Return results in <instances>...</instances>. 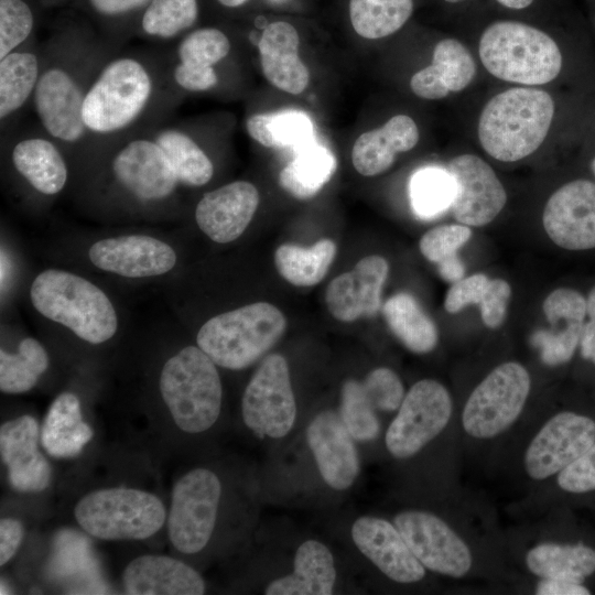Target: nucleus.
Listing matches in <instances>:
<instances>
[{
    "instance_id": "nucleus-1",
    "label": "nucleus",
    "mask_w": 595,
    "mask_h": 595,
    "mask_svg": "<svg viewBox=\"0 0 595 595\" xmlns=\"http://www.w3.org/2000/svg\"><path fill=\"white\" fill-rule=\"evenodd\" d=\"M554 116V101L544 90L513 87L495 95L478 120L482 148L501 162L532 154L544 141Z\"/></svg>"
},
{
    "instance_id": "nucleus-2",
    "label": "nucleus",
    "mask_w": 595,
    "mask_h": 595,
    "mask_svg": "<svg viewBox=\"0 0 595 595\" xmlns=\"http://www.w3.org/2000/svg\"><path fill=\"white\" fill-rule=\"evenodd\" d=\"M478 52L488 73L509 83L548 84L562 68L556 42L544 31L520 21L499 20L487 25Z\"/></svg>"
},
{
    "instance_id": "nucleus-3",
    "label": "nucleus",
    "mask_w": 595,
    "mask_h": 595,
    "mask_svg": "<svg viewBox=\"0 0 595 595\" xmlns=\"http://www.w3.org/2000/svg\"><path fill=\"white\" fill-rule=\"evenodd\" d=\"M30 296L43 316L90 344L104 343L117 331V314L108 296L77 274L45 270L32 282Z\"/></svg>"
},
{
    "instance_id": "nucleus-4",
    "label": "nucleus",
    "mask_w": 595,
    "mask_h": 595,
    "mask_svg": "<svg viewBox=\"0 0 595 595\" xmlns=\"http://www.w3.org/2000/svg\"><path fill=\"white\" fill-rule=\"evenodd\" d=\"M282 312L266 302L248 304L209 318L197 333V345L218 366L247 368L281 338Z\"/></svg>"
},
{
    "instance_id": "nucleus-5",
    "label": "nucleus",
    "mask_w": 595,
    "mask_h": 595,
    "mask_svg": "<svg viewBox=\"0 0 595 595\" xmlns=\"http://www.w3.org/2000/svg\"><path fill=\"white\" fill-rule=\"evenodd\" d=\"M160 392L175 424L184 432H204L218 419L220 378L216 364L199 347L186 346L164 364Z\"/></svg>"
},
{
    "instance_id": "nucleus-6",
    "label": "nucleus",
    "mask_w": 595,
    "mask_h": 595,
    "mask_svg": "<svg viewBox=\"0 0 595 595\" xmlns=\"http://www.w3.org/2000/svg\"><path fill=\"white\" fill-rule=\"evenodd\" d=\"M152 91L151 75L140 61L128 56L110 61L85 91L87 131L111 134L129 127L145 109Z\"/></svg>"
},
{
    "instance_id": "nucleus-7",
    "label": "nucleus",
    "mask_w": 595,
    "mask_h": 595,
    "mask_svg": "<svg viewBox=\"0 0 595 595\" xmlns=\"http://www.w3.org/2000/svg\"><path fill=\"white\" fill-rule=\"evenodd\" d=\"M78 524L101 540H143L163 526L166 512L153 494L113 487L91 491L75 506Z\"/></svg>"
},
{
    "instance_id": "nucleus-8",
    "label": "nucleus",
    "mask_w": 595,
    "mask_h": 595,
    "mask_svg": "<svg viewBox=\"0 0 595 595\" xmlns=\"http://www.w3.org/2000/svg\"><path fill=\"white\" fill-rule=\"evenodd\" d=\"M527 369L508 361L493 369L467 399L462 424L476 439H490L507 430L520 415L530 392Z\"/></svg>"
},
{
    "instance_id": "nucleus-9",
    "label": "nucleus",
    "mask_w": 595,
    "mask_h": 595,
    "mask_svg": "<svg viewBox=\"0 0 595 595\" xmlns=\"http://www.w3.org/2000/svg\"><path fill=\"white\" fill-rule=\"evenodd\" d=\"M220 494L217 475L207 468H194L175 483L167 531L180 552L194 554L206 547L216 523Z\"/></svg>"
},
{
    "instance_id": "nucleus-10",
    "label": "nucleus",
    "mask_w": 595,
    "mask_h": 595,
    "mask_svg": "<svg viewBox=\"0 0 595 595\" xmlns=\"http://www.w3.org/2000/svg\"><path fill=\"white\" fill-rule=\"evenodd\" d=\"M241 412L245 424L259 436L280 439L291 431L296 404L282 355L271 354L262 360L245 389Z\"/></svg>"
},
{
    "instance_id": "nucleus-11",
    "label": "nucleus",
    "mask_w": 595,
    "mask_h": 595,
    "mask_svg": "<svg viewBox=\"0 0 595 595\" xmlns=\"http://www.w3.org/2000/svg\"><path fill=\"white\" fill-rule=\"evenodd\" d=\"M452 399L446 388L432 379L415 382L386 433V446L397 458H408L422 450L447 425Z\"/></svg>"
},
{
    "instance_id": "nucleus-12",
    "label": "nucleus",
    "mask_w": 595,
    "mask_h": 595,
    "mask_svg": "<svg viewBox=\"0 0 595 595\" xmlns=\"http://www.w3.org/2000/svg\"><path fill=\"white\" fill-rule=\"evenodd\" d=\"M393 523L424 567L452 577H462L470 570L469 548L441 518L408 510L398 513Z\"/></svg>"
},
{
    "instance_id": "nucleus-13",
    "label": "nucleus",
    "mask_w": 595,
    "mask_h": 595,
    "mask_svg": "<svg viewBox=\"0 0 595 595\" xmlns=\"http://www.w3.org/2000/svg\"><path fill=\"white\" fill-rule=\"evenodd\" d=\"M595 442V422L574 412L552 416L536 434L524 454L527 474L545 479L578 458Z\"/></svg>"
},
{
    "instance_id": "nucleus-14",
    "label": "nucleus",
    "mask_w": 595,
    "mask_h": 595,
    "mask_svg": "<svg viewBox=\"0 0 595 595\" xmlns=\"http://www.w3.org/2000/svg\"><path fill=\"white\" fill-rule=\"evenodd\" d=\"M447 171L456 184L451 210L457 221L479 227L493 221L507 202V193L488 163L474 154L453 158Z\"/></svg>"
},
{
    "instance_id": "nucleus-15",
    "label": "nucleus",
    "mask_w": 595,
    "mask_h": 595,
    "mask_svg": "<svg viewBox=\"0 0 595 595\" xmlns=\"http://www.w3.org/2000/svg\"><path fill=\"white\" fill-rule=\"evenodd\" d=\"M542 223L549 238L566 250L595 248V183L575 180L548 199Z\"/></svg>"
},
{
    "instance_id": "nucleus-16",
    "label": "nucleus",
    "mask_w": 595,
    "mask_h": 595,
    "mask_svg": "<svg viewBox=\"0 0 595 595\" xmlns=\"http://www.w3.org/2000/svg\"><path fill=\"white\" fill-rule=\"evenodd\" d=\"M85 91L65 68L44 69L36 84L33 101L46 132L62 142L75 143L87 128L83 117Z\"/></svg>"
},
{
    "instance_id": "nucleus-17",
    "label": "nucleus",
    "mask_w": 595,
    "mask_h": 595,
    "mask_svg": "<svg viewBox=\"0 0 595 595\" xmlns=\"http://www.w3.org/2000/svg\"><path fill=\"white\" fill-rule=\"evenodd\" d=\"M116 180L141 201L170 196L178 180L170 160L154 141L139 138L122 147L112 161Z\"/></svg>"
},
{
    "instance_id": "nucleus-18",
    "label": "nucleus",
    "mask_w": 595,
    "mask_h": 595,
    "mask_svg": "<svg viewBox=\"0 0 595 595\" xmlns=\"http://www.w3.org/2000/svg\"><path fill=\"white\" fill-rule=\"evenodd\" d=\"M88 256L98 269L127 278L161 275L176 262L170 245L144 235L101 239L90 246Z\"/></svg>"
},
{
    "instance_id": "nucleus-19",
    "label": "nucleus",
    "mask_w": 595,
    "mask_h": 595,
    "mask_svg": "<svg viewBox=\"0 0 595 595\" xmlns=\"http://www.w3.org/2000/svg\"><path fill=\"white\" fill-rule=\"evenodd\" d=\"M388 272V261L380 256L371 255L359 260L351 271L329 282L325 294L329 313L342 322L376 315Z\"/></svg>"
},
{
    "instance_id": "nucleus-20",
    "label": "nucleus",
    "mask_w": 595,
    "mask_h": 595,
    "mask_svg": "<svg viewBox=\"0 0 595 595\" xmlns=\"http://www.w3.org/2000/svg\"><path fill=\"white\" fill-rule=\"evenodd\" d=\"M358 550L385 575L399 583H414L425 575V567L409 549L394 524L386 519L364 516L351 527Z\"/></svg>"
},
{
    "instance_id": "nucleus-21",
    "label": "nucleus",
    "mask_w": 595,
    "mask_h": 595,
    "mask_svg": "<svg viewBox=\"0 0 595 595\" xmlns=\"http://www.w3.org/2000/svg\"><path fill=\"white\" fill-rule=\"evenodd\" d=\"M259 201V192L253 184L235 181L204 194L197 203L195 219L213 241L230 242L246 230Z\"/></svg>"
},
{
    "instance_id": "nucleus-22",
    "label": "nucleus",
    "mask_w": 595,
    "mask_h": 595,
    "mask_svg": "<svg viewBox=\"0 0 595 595\" xmlns=\"http://www.w3.org/2000/svg\"><path fill=\"white\" fill-rule=\"evenodd\" d=\"M39 437V423L28 414L0 428L1 458L8 467L10 485L18 491L37 493L50 484L51 466L37 448Z\"/></svg>"
},
{
    "instance_id": "nucleus-23",
    "label": "nucleus",
    "mask_w": 595,
    "mask_h": 595,
    "mask_svg": "<svg viewBox=\"0 0 595 595\" xmlns=\"http://www.w3.org/2000/svg\"><path fill=\"white\" fill-rule=\"evenodd\" d=\"M306 437L325 483L336 490L348 488L359 473V459L340 415L321 412L310 423Z\"/></svg>"
},
{
    "instance_id": "nucleus-24",
    "label": "nucleus",
    "mask_w": 595,
    "mask_h": 595,
    "mask_svg": "<svg viewBox=\"0 0 595 595\" xmlns=\"http://www.w3.org/2000/svg\"><path fill=\"white\" fill-rule=\"evenodd\" d=\"M543 312L551 329L534 332L531 343L540 348L544 364H564L572 358L581 340L586 300L573 289L560 288L545 298Z\"/></svg>"
},
{
    "instance_id": "nucleus-25",
    "label": "nucleus",
    "mask_w": 595,
    "mask_h": 595,
    "mask_svg": "<svg viewBox=\"0 0 595 595\" xmlns=\"http://www.w3.org/2000/svg\"><path fill=\"white\" fill-rule=\"evenodd\" d=\"M300 35L289 21L266 24L258 41L260 64L266 79L275 88L299 95L310 83V72L299 55Z\"/></svg>"
},
{
    "instance_id": "nucleus-26",
    "label": "nucleus",
    "mask_w": 595,
    "mask_h": 595,
    "mask_svg": "<svg viewBox=\"0 0 595 595\" xmlns=\"http://www.w3.org/2000/svg\"><path fill=\"white\" fill-rule=\"evenodd\" d=\"M122 583L129 595H201L205 582L193 567L174 558L145 554L125 569Z\"/></svg>"
},
{
    "instance_id": "nucleus-27",
    "label": "nucleus",
    "mask_w": 595,
    "mask_h": 595,
    "mask_svg": "<svg viewBox=\"0 0 595 595\" xmlns=\"http://www.w3.org/2000/svg\"><path fill=\"white\" fill-rule=\"evenodd\" d=\"M476 74L469 51L455 39L439 41L432 63L413 74L410 88L420 98L436 100L466 88Z\"/></svg>"
},
{
    "instance_id": "nucleus-28",
    "label": "nucleus",
    "mask_w": 595,
    "mask_h": 595,
    "mask_svg": "<svg viewBox=\"0 0 595 595\" xmlns=\"http://www.w3.org/2000/svg\"><path fill=\"white\" fill-rule=\"evenodd\" d=\"M420 138L414 120L407 115L391 117L382 127L361 133L351 150L355 170L364 176L386 172L400 152L413 149Z\"/></svg>"
},
{
    "instance_id": "nucleus-29",
    "label": "nucleus",
    "mask_w": 595,
    "mask_h": 595,
    "mask_svg": "<svg viewBox=\"0 0 595 595\" xmlns=\"http://www.w3.org/2000/svg\"><path fill=\"white\" fill-rule=\"evenodd\" d=\"M336 581L334 559L328 548L306 540L296 550L291 574L272 581L267 595H329Z\"/></svg>"
},
{
    "instance_id": "nucleus-30",
    "label": "nucleus",
    "mask_w": 595,
    "mask_h": 595,
    "mask_svg": "<svg viewBox=\"0 0 595 595\" xmlns=\"http://www.w3.org/2000/svg\"><path fill=\"white\" fill-rule=\"evenodd\" d=\"M93 436V429L83 420L77 396L71 392L57 396L40 433L44 450L56 458L75 457Z\"/></svg>"
},
{
    "instance_id": "nucleus-31",
    "label": "nucleus",
    "mask_w": 595,
    "mask_h": 595,
    "mask_svg": "<svg viewBox=\"0 0 595 595\" xmlns=\"http://www.w3.org/2000/svg\"><path fill=\"white\" fill-rule=\"evenodd\" d=\"M15 170L40 193L55 195L67 181V166L56 145L44 138L19 141L11 153Z\"/></svg>"
},
{
    "instance_id": "nucleus-32",
    "label": "nucleus",
    "mask_w": 595,
    "mask_h": 595,
    "mask_svg": "<svg viewBox=\"0 0 595 595\" xmlns=\"http://www.w3.org/2000/svg\"><path fill=\"white\" fill-rule=\"evenodd\" d=\"M526 564L541 578L582 583L595 572V549L583 543H542L529 550Z\"/></svg>"
},
{
    "instance_id": "nucleus-33",
    "label": "nucleus",
    "mask_w": 595,
    "mask_h": 595,
    "mask_svg": "<svg viewBox=\"0 0 595 595\" xmlns=\"http://www.w3.org/2000/svg\"><path fill=\"white\" fill-rule=\"evenodd\" d=\"M295 151L294 159L280 172L279 184L294 197L307 199L332 178L336 160L328 148L315 141Z\"/></svg>"
},
{
    "instance_id": "nucleus-34",
    "label": "nucleus",
    "mask_w": 595,
    "mask_h": 595,
    "mask_svg": "<svg viewBox=\"0 0 595 595\" xmlns=\"http://www.w3.org/2000/svg\"><path fill=\"white\" fill-rule=\"evenodd\" d=\"M382 313L391 332L409 350L426 354L436 346L437 328L412 295L401 292L391 296Z\"/></svg>"
},
{
    "instance_id": "nucleus-35",
    "label": "nucleus",
    "mask_w": 595,
    "mask_h": 595,
    "mask_svg": "<svg viewBox=\"0 0 595 595\" xmlns=\"http://www.w3.org/2000/svg\"><path fill=\"white\" fill-rule=\"evenodd\" d=\"M251 139L266 148L298 150L314 140V125L301 110L256 113L246 121Z\"/></svg>"
},
{
    "instance_id": "nucleus-36",
    "label": "nucleus",
    "mask_w": 595,
    "mask_h": 595,
    "mask_svg": "<svg viewBox=\"0 0 595 595\" xmlns=\"http://www.w3.org/2000/svg\"><path fill=\"white\" fill-rule=\"evenodd\" d=\"M336 245L321 239L310 248L284 244L274 252V263L280 275L296 286H312L326 275Z\"/></svg>"
},
{
    "instance_id": "nucleus-37",
    "label": "nucleus",
    "mask_w": 595,
    "mask_h": 595,
    "mask_svg": "<svg viewBox=\"0 0 595 595\" xmlns=\"http://www.w3.org/2000/svg\"><path fill=\"white\" fill-rule=\"evenodd\" d=\"M413 10L414 0H348L351 28L367 40H379L398 32Z\"/></svg>"
},
{
    "instance_id": "nucleus-38",
    "label": "nucleus",
    "mask_w": 595,
    "mask_h": 595,
    "mask_svg": "<svg viewBox=\"0 0 595 595\" xmlns=\"http://www.w3.org/2000/svg\"><path fill=\"white\" fill-rule=\"evenodd\" d=\"M37 56L28 51H13L0 58V118L19 110L34 94L40 78Z\"/></svg>"
},
{
    "instance_id": "nucleus-39",
    "label": "nucleus",
    "mask_w": 595,
    "mask_h": 595,
    "mask_svg": "<svg viewBox=\"0 0 595 595\" xmlns=\"http://www.w3.org/2000/svg\"><path fill=\"white\" fill-rule=\"evenodd\" d=\"M154 141L170 160L178 183L203 186L210 181L214 165L203 149L185 132L177 129L160 131Z\"/></svg>"
},
{
    "instance_id": "nucleus-40",
    "label": "nucleus",
    "mask_w": 595,
    "mask_h": 595,
    "mask_svg": "<svg viewBox=\"0 0 595 595\" xmlns=\"http://www.w3.org/2000/svg\"><path fill=\"white\" fill-rule=\"evenodd\" d=\"M409 193L414 213L419 217L429 219L451 207L456 193V184L447 170L426 166L412 175Z\"/></svg>"
},
{
    "instance_id": "nucleus-41",
    "label": "nucleus",
    "mask_w": 595,
    "mask_h": 595,
    "mask_svg": "<svg viewBox=\"0 0 595 595\" xmlns=\"http://www.w3.org/2000/svg\"><path fill=\"white\" fill-rule=\"evenodd\" d=\"M198 18L199 0H151L139 23L145 35L170 40L192 29Z\"/></svg>"
},
{
    "instance_id": "nucleus-42",
    "label": "nucleus",
    "mask_w": 595,
    "mask_h": 595,
    "mask_svg": "<svg viewBox=\"0 0 595 595\" xmlns=\"http://www.w3.org/2000/svg\"><path fill=\"white\" fill-rule=\"evenodd\" d=\"M230 41L224 31L214 26L198 28L188 32L177 46L180 63L204 71H214V65L230 52Z\"/></svg>"
},
{
    "instance_id": "nucleus-43",
    "label": "nucleus",
    "mask_w": 595,
    "mask_h": 595,
    "mask_svg": "<svg viewBox=\"0 0 595 595\" xmlns=\"http://www.w3.org/2000/svg\"><path fill=\"white\" fill-rule=\"evenodd\" d=\"M375 411L363 383L354 379L345 381L339 415L355 441L368 442L378 436L380 424Z\"/></svg>"
},
{
    "instance_id": "nucleus-44",
    "label": "nucleus",
    "mask_w": 595,
    "mask_h": 595,
    "mask_svg": "<svg viewBox=\"0 0 595 595\" xmlns=\"http://www.w3.org/2000/svg\"><path fill=\"white\" fill-rule=\"evenodd\" d=\"M34 22L33 10L25 0H0V58L29 39Z\"/></svg>"
},
{
    "instance_id": "nucleus-45",
    "label": "nucleus",
    "mask_w": 595,
    "mask_h": 595,
    "mask_svg": "<svg viewBox=\"0 0 595 595\" xmlns=\"http://www.w3.org/2000/svg\"><path fill=\"white\" fill-rule=\"evenodd\" d=\"M470 236L472 230L466 225H442L428 230L420 239L419 248L429 261L440 263L457 255Z\"/></svg>"
},
{
    "instance_id": "nucleus-46",
    "label": "nucleus",
    "mask_w": 595,
    "mask_h": 595,
    "mask_svg": "<svg viewBox=\"0 0 595 595\" xmlns=\"http://www.w3.org/2000/svg\"><path fill=\"white\" fill-rule=\"evenodd\" d=\"M44 370L23 354L0 350V389L22 393L32 389Z\"/></svg>"
},
{
    "instance_id": "nucleus-47",
    "label": "nucleus",
    "mask_w": 595,
    "mask_h": 595,
    "mask_svg": "<svg viewBox=\"0 0 595 595\" xmlns=\"http://www.w3.org/2000/svg\"><path fill=\"white\" fill-rule=\"evenodd\" d=\"M361 383L368 400L376 410L394 411L400 408L404 390L400 378L391 369L376 368Z\"/></svg>"
},
{
    "instance_id": "nucleus-48",
    "label": "nucleus",
    "mask_w": 595,
    "mask_h": 595,
    "mask_svg": "<svg viewBox=\"0 0 595 595\" xmlns=\"http://www.w3.org/2000/svg\"><path fill=\"white\" fill-rule=\"evenodd\" d=\"M559 486L569 493L595 490V442L558 476Z\"/></svg>"
},
{
    "instance_id": "nucleus-49",
    "label": "nucleus",
    "mask_w": 595,
    "mask_h": 595,
    "mask_svg": "<svg viewBox=\"0 0 595 595\" xmlns=\"http://www.w3.org/2000/svg\"><path fill=\"white\" fill-rule=\"evenodd\" d=\"M488 283L489 279L483 273L472 274L454 282L444 300L445 311L455 314L470 304H479Z\"/></svg>"
},
{
    "instance_id": "nucleus-50",
    "label": "nucleus",
    "mask_w": 595,
    "mask_h": 595,
    "mask_svg": "<svg viewBox=\"0 0 595 595\" xmlns=\"http://www.w3.org/2000/svg\"><path fill=\"white\" fill-rule=\"evenodd\" d=\"M510 296L511 288L507 281L502 279L489 280L479 303L483 323L488 328H497L502 324Z\"/></svg>"
},
{
    "instance_id": "nucleus-51",
    "label": "nucleus",
    "mask_w": 595,
    "mask_h": 595,
    "mask_svg": "<svg viewBox=\"0 0 595 595\" xmlns=\"http://www.w3.org/2000/svg\"><path fill=\"white\" fill-rule=\"evenodd\" d=\"M175 83L187 91H205L215 87L218 83L216 71H204L180 63L173 72Z\"/></svg>"
},
{
    "instance_id": "nucleus-52",
    "label": "nucleus",
    "mask_w": 595,
    "mask_h": 595,
    "mask_svg": "<svg viewBox=\"0 0 595 595\" xmlns=\"http://www.w3.org/2000/svg\"><path fill=\"white\" fill-rule=\"evenodd\" d=\"M24 534L18 519L4 518L0 521V564L4 565L19 549Z\"/></svg>"
},
{
    "instance_id": "nucleus-53",
    "label": "nucleus",
    "mask_w": 595,
    "mask_h": 595,
    "mask_svg": "<svg viewBox=\"0 0 595 595\" xmlns=\"http://www.w3.org/2000/svg\"><path fill=\"white\" fill-rule=\"evenodd\" d=\"M538 595H588L591 592L582 583L542 578L537 585Z\"/></svg>"
},
{
    "instance_id": "nucleus-54",
    "label": "nucleus",
    "mask_w": 595,
    "mask_h": 595,
    "mask_svg": "<svg viewBox=\"0 0 595 595\" xmlns=\"http://www.w3.org/2000/svg\"><path fill=\"white\" fill-rule=\"evenodd\" d=\"M437 266L440 275L446 281L454 283L464 275V266L457 255L441 261Z\"/></svg>"
},
{
    "instance_id": "nucleus-55",
    "label": "nucleus",
    "mask_w": 595,
    "mask_h": 595,
    "mask_svg": "<svg viewBox=\"0 0 595 595\" xmlns=\"http://www.w3.org/2000/svg\"><path fill=\"white\" fill-rule=\"evenodd\" d=\"M586 316L588 317V322L583 326L580 342L595 336V288L592 289L586 300Z\"/></svg>"
},
{
    "instance_id": "nucleus-56",
    "label": "nucleus",
    "mask_w": 595,
    "mask_h": 595,
    "mask_svg": "<svg viewBox=\"0 0 595 595\" xmlns=\"http://www.w3.org/2000/svg\"><path fill=\"white\" fill-rule=\"evenodd\" d=\"M502 7L511 10H523L530 7L534 0H495Z\"/></svg>"
},
{
    "instance_id": "nucleus-57",
    "label": "nucleus",
    "mask_w": 595,
    "mask_h": 595,
    "mask_svg": "<svg viewBox=\"0 0 595 595\" xmlns=\"http://www.w3.org/2000/svg\"><path fill=\"white\" fill-rule=\"evenodd\" d=\"M10 261L6 252L1 251V288L3 289L6 282L8 281L10 274Z\"/></svg>"
},
{
    "instance_id": "nucleus-58",
    "label": "nucleus",
    "mask_w": 595,
    "mask_h": 595,
    "mask_svg": "<svg viewBox=\"0 0 595 595\" xmlns=\"http://www.w3.org/2000/svg\"><path fill=\"white\" fill-rule=\"evenodd\" d=\"M220 7L237 10L247 6L251 0H215Z\"/></svg>"
},
{
    "instance_id": "nucleus-59",
    "label": "nucleus",
    "mask_w": 595,
    "mask_h": 595,
    "mask_svg": "<svg viewBox=\"0 0 595 595\" xmlns=\"http://www.w3.org/2000/svg\"><path fill=\"white\" fill-rule=\"evenodd\" d=\"M10 592H8V587L4 585L3 582H1V592L0 594L3 595V594H9Z\"/></svg>"
},
{
    "instance_id": "nucleus-60",
    "label": "nucleus",
    "mask_w": 595,
    "mask_h": 595,
    "mask_svg": "<svg viewBox=\"0 0 595 595\" xmlns=\"http://www.w3.org/2000/svg\"><path fill=\"white\" fill-rule=\"evenodd\" d=\"M443 1L451 4H457V3L464 2L465 0H443Z\"/></svg>"
},
{
    "instance_id": "nucleus-61",
    "label": "nucleus",
    "mask_w": 595,
    "mask_h": 595,
    "mask_svg": "<svg viewBox=\"0 0 595 595\" xmlns=\"http://www.w3.org/2000/svg\"><path fill=\"white\" fill-rule=\"evenodd\" d=\"M591 167H592V171H593V173L595 175V159L592 161Z\"/></svg>"
}]
</instances>
